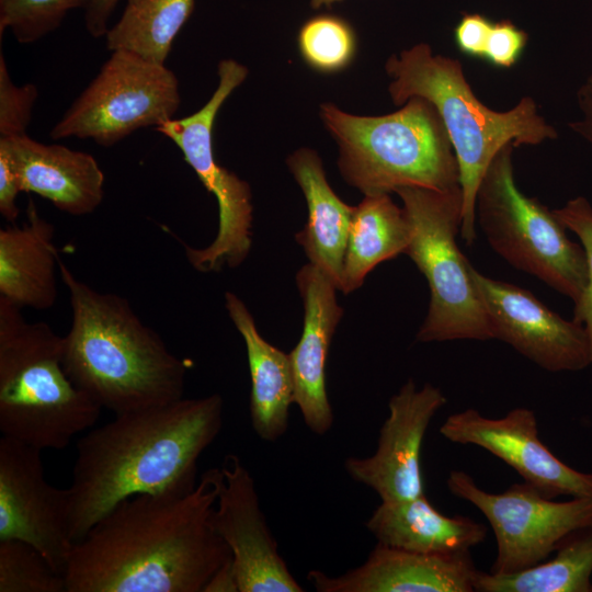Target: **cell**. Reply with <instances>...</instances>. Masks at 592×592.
Segmentation results:
<instances>
[{"label": "cell", "mask_w": 592, "mask_h": 592, "mask_svg": "<svg viewBox=\"0 0 592 592\" xmlns=\"http://www.w3.org/2000/svg\"><path fill=\"white\" fill-rule=\"evenodd\" d=\"M181 104L174 72L126 49L112 50L98 75L50 130L111 147L134 132L170 121Z\"/></svg>", "instance_id": "9c48e42d"}, {"label": "cell", "mask_w": 592, "mask_h": 592, "mask_svg": "<svg viewBox=\"0 0 592 592\" xmlns=\"http://www.w3.org/2000/svg\"><path fill=\"white\" fill-rule=\"evenodd\" d=\"M119 0H91L86 8L84 23L93 37L105 36L109 20Z\"/></svg>", "instance_id": "d590c367"}, {"label": "cell", "mask_w": 592, "mask_h": 592, "mask_svg": "<svg viewBox=\"0 0 592 592\" xmlns=\"http://www.w3.org/2000/svg\"><path fill=\"white\" fill-rule=\"evenodd\" d=\"M223 424L224 400L212 394L115 414L81 436L67 488L72 542L133 496L194 490L198 458Z\"/></svg>", "instance_id": "7a4b0ae2"}, {"label": "cell", "mask_w": 592, "mask_h": 592, "mask_svg": "<svg viewBox=\"0 0 592 592\" xmlns=\"http://www.w3.org/2000/svg\"><path fill=\"white\" fill-rule=\"evenodd\" d=\"M338 1H341V0H309L310 5L315 9H319L321 7H330L334 2H338Z\"/></svg>", "instance_id": "74e56055"}, {"label": "cell", "mask_w": 592, "mask_h": 592, "mask_svg": "<svg viewBox=\"0 0 592 592\" xmlns=\"http://www.w3.org/2000/svg\"><path fill=\"white\" fill-rule=\"evenodd\" d=\"M377 543L429 555L470 553L487 537V527L469 516H448L432 505L425 493L380 502L366 522Z\"/></svg>", "instance_id": "44dd1931"}, {"label": "cell", "mask_w": 592, "mask_h": 592, "mask_svg": "<svg viewBox=\"0 0 592 592\" xmlns=\"http://www.w3.org/2000/svg\"><path fill=\"white\" fill-rule=\"evenodd\" d=\"M220 470L212 523L230 550L239 592L305 591L278 551L250 471L234 454Z\"/></svg>", "instance_id": "9a60e30c"}, {"label": "cell", "mask_w": 592, "mask_h": 592, "mask_svg": "<svg viewBox=\"0 0 592 592\" xmlns=\"http://www.w3.org/2000/svg\"><path fill=\"white\" fill-rule=\"evenodd\" d=\"M194 3V0H127L119 20L105 34L107 49H126L164 64Z\"/></svg>", "instance_id": "484cf974"}, {"label": "cell", "mask_w": 592, "mask_h": 592, "mask_svg": "<svg viewBox=\"0 0 592 592\" xmlns=\"http://www.w3.org/2000/svg\"><path fill=\"white\" fill-rule=\"evenodd\" d=\"M220 468L182 496L123 500L73 543L66 592H203L231 554L212 514Z\"/></svg>", "instance_id": "6da1fadb"}, {"label": "cell", "mask_w": 592, "mask_h": 592, "mask_svg": "<svg viewBox=\"0 0 592 592\" xmlns=\"http://www.w3.org/2000/svg\"><path fill=\"white\" fill-rule=\"evenodd\" d=\"M0 296V431L44 449H64L102 408L68 376L62 337Z\"/></svg>", "instance_id": "5b68a950"}, {"label": "cell", "mask_w": 592, "mask_h": 592, "mask_svg": "<svg viewBox=\"0 0 592 592\" xmlns=\"http://www.w3.org/2000/svg\"><path fill=\"white\" fill-rule=\"evenodd\" d=\"M303 300L304 326L289 354L294 377V403L307 428L317 435L329 432L333 411L326 388V361L332 337L343 316L335 285L315 265L305 264L296 274Z\"/></svg>", "instance_id": "e0dca14e"}, {"label": "cell", "mask_w": 592, "mask_h": 592, "mask_svg": "<svg viewBox=\"0 0 592 592\" xmlns=\"http://www.w3.org/2000/svg\"><path fill=\"white\" fill-rule=\"evenodd\" d=\"M493 339L548 372H577L592 364L584 327L549 309L530 291L488 277L471 266Z\"/></svg>", "instance_id": "4fadbf2b"}, {"label": "cell", "mask_w": 592, "mask_h": 592, "mask_svg": "<svg viewBox=\"0 0 592 592\" xmlns=\"http://www.w3.org/2000/svg\"><path fill=\"white\" fill-rule=\"evenodd\" d=\"M0 592H66L65 578L34 546L0 540Z\"/></svg>", "instance_id": "83f0119b"}, {"label": "cell", "mask_w": 592, "mask_h": 592, "mask_svg": "<svg viewBox=\"0 0 592 592\" xmlns=\"http://www.w3.org/2000/svg\"><path fill=\"white\" fill-rule=\"evenodd\" d=\"M577 104L580 116L570 122L569 127L592 148V71L577 91Z\"/></svg>", "instance_id": "e575fe53"}, {"label": "cell", "mask_w": 592, "mask_h": 592, "mask_svg": "<svg viewBox=\"0 0 592 592\" xmlns=\"http://www.w3.org/2000/svg\"><path fill=\"white\" fill-rule=\"evenodd\" d=\"M385 69L395 105L419 96L439 112L454 149L463 194L460 235L470 246L476 239V194L481 178L498 151L508 144L536 146L558 134L538 113L531 96L499 112L485 105L473 91L460 61L435 55L419 43L390 56Z\"/></svg>", "instance_id": "277c9868"}, {"label": "cell", "mask_w": 592, "mask_h": 592, "mask_svg": "<svg viewBox=\"0 0 592 592\" xmlns=\"http://www.w3.org/2000/svg\"><path fill=\"white\" fill-rule=\"evenodd\" d=\"M527 42L526 31L511 20L493 21L482 60L496 68H511L520 60Z\"/></svg>", "instance_id": "1f68e13d"}, {"label": "cell", "mask_w": 592, "mask_h": 592, "mask_svg": "<svg viewBox=\"0 0 592 592\" xmlns=\"http://www.w3.org/2000/svg\"><path fill=\"white\" fill-rule=\"evenodd\" d=\"M470 553L429 555L377 543L367 559L340 576L310 570L318 592H471L477 572Z\"/></svg>", "instance_id": "ac0fdd59"}, {"label": "cell", "mask_w": 592, "mask_h": 592, "mask_svg": "<svg viewBox=\"0 0 592 592\" xmlns=\"http://www.w3.org/2000/svg\"><path fill=\"white\" fill-rule=\"evenodd\" d=\"M555 556L511 574L477 570L474 590L478 592H591L592 525L568 534Z\"/></svg>", "instance_id": "d4e9b609"}, {"label": "cell", "mask_w": 592, "mask_h": 592, "mask_svg": "<svg viewBox=\"0 0 592 592\" xmlns=\"http://www.w3.org/2000/svg\"><path fill=\"white\" fill-rule=\"evenodd\" d=\"M91 0H0V37L10 30L21 44L34 43L57 30L73 9Z\"/></svg>", "instance_id": "f1b7e54d"}, {"label": "cell", "mask_w": 592, "mask_h": 592, "mask_svg": "<svg viewBox=\"0 0 592 592\" xmlns=\"http://www.w3.org/2000/svg\"><path fill=\"white\" fill-rule=\"evenodd\" d=\"M304 60L321 72H337L350 65L356 50L355 33L343 19L320 14L306 21L298 33Z\"/></svg>", "instance_id": "4316f807"}, {"label": "cell", "mask_w": 592, "mask_h": 592, "mask_svg": "<svg viewBox=\"0 0 592 592\" xmlns=\"http://www.w3.org/2000/svg\"><path fill=\"white\" fill-rule=\"evenodd\" d=\"M440 433L453 443L488 451L548 499L592 497V473L576 470L549 451L531 409L514 408L497 419L466 409L448 415Z\"/></svg>", "instance_id": "5bb4252c"}, {"label": "cell", "mask_w": 592, "mask_h": 592, "mask_svg": "<svg viewBox=\"0 0 592 592\" xmlns=\"http://www.w3.org/2000/svg\"><path fill=\"white\" fill-rule=\"evenodd\" d=\"M591 592H592V587H591Z\"/></svg>", "instance_id": "f35d334b"}, {"label": "cell", "mask_w": 592, "mask_h": 592, "mask_svg": "<svg viewBox=\"0 0 592 592\" xmlns=\"http://www.w3.org/2000/svg\"><path fill=\"white\" fill-rule=\"evenodd\" d=\"M320 116L338 144L341 175L364 195L389 194L401 186L442 192L460 187L454 149L428 100L411 98L380 116L353 115L322 103Z\"/></svg>", "instance_id": "8992f818"}, {"label": "cell", "mask_w": 592, "mask_h": 592, "mask_svg": "<svg viewBox=\"0 0 592 592\" xmlns=\"http://www.w3.org/2000/svg\"><path fill=\"white\" fill-rule=\"evenodd\" d=\"M26 223L0 229V296L20 308L45 310L57 299L54 226L29 200Z\"/></svg>", "instance_id": "7402d4cb"}, {"label": "cell", "mask_w": 592, "mask_h": 592, "mask_svg": "<svg viewBox=\"0 0 592 592\" xmlns=\"http://www.w3.org/2000/svg\"><path fill=\"white\" fill-rule=\"evenodd\" d=\"M446 402L439 387L424 384L418 389L413 379H408L389 399V414L379 430L375 453L348 457V475L373 489L382 502L424 494L422 444L433 417Z\"/></svg>", "instance_id": "2e32d148"}, {"label": "cell", "mask_w": 592, "mask_h": 592, "mask_svg": "<svg viewBox=\"0 0 592 592\" xmlns=\"http://www.w3.org/2000/svg\"><path fill=\"white\" fill-rule=\"evenodd\" d=\"M225 307L246 344L252 429L263 441H277L288 429L289 407L294 403L289 354L263 339L251 312L236 294H225Z\"/></svg>", "instance_id": "603a6c76"}, {"label": "cell", "mask_w": 592, "mask_h": 592, "mask_svg": "<svg viewBox=\"0 0 592 592\" xmlns=\"http://www.w3.org/2000/svg\"><path fill=\"white\" fill-rule=\"evenodd\" d=\"M410 227L389 194L364 195L354 206L343 263L341 292L360 288L379 263L406 253Z\"/></svg>", "instance_id": "cb8c5ba5"}, {"label": "cell", "mask_w": 592, "mask_h": 592, "mask_svg": "<svg viewBox=\"0 0 592 592\" xmlns=\"http://www.w3.org/2000/svg\"><path fill=\"white\" fill-rule=\"evenodd\" d=\"M448 491L475 505L489 522L497 555L491 573L511 574L545 561L571 532L592 525V497L556 501L525 481L488 492L463 470H452Z\"/></svg>", "instance_id": "8fae6325"}, {"label": "cell", "mask_w": 592, "mask_h": 592, "mask_svg": "<svg viewBox=\"0 0 592 592\" xmlns=\"http://www.w3.org/2000/svg\"><path fill=\"white\" fill-rule=\"evenodd\" d=\"M0 151L11 160L22 192L35 193L72 216L91 214L101 205L104 174L90 153L27 135L0 138Z\"/></svg>", "instance_id": "d6986e66"}, {"label": "cell", "mask_w": 592, "mask_h": 592, "mask_svg": "<svg viewBox=\"0 0 592 592\" xmlns=\"http://www.w3.org/2000/svg\"><path fill=\"white\" fill-rule=\"evenodd\" d=\"M203 592H239L231 559L225 562L205 584Z\"/></svg>", "instance_id": "8d00e7d4"}, {"label": "cell", "mask_w": 592, "mask_h": 592, "mask_svg": "<svg viewBox=\"0 0 592 592\" xmlns=\"http://www.w3.org/2000/svg\"><path fill=\"white\" fill-rule=\"evenodd\" d=\"M554 210L567 230L579 238L585 253L588 284L580 300L574 304L572 319L584 327L592 357V205L588 198L577 196Z\"/></svg>", "instance_id": "f546056e"}, {"label": "cell", "mask_w": 592, "mask_h": 592, "mask_svg": "<svg viewBox=\"0 0 592 592\" xmlns=\"http://www.w3.org/2000/svg\"><path fill=\"white\" fill-rule=\"evenodd\" d=\"M22 192L18 173L9 157L0 151V214L11 224L19 217L18 194Z\"/></svg>", "instance_id": "836d02e7"}, {"label": "cell", "mask_w": 592, "mask_h": 592, "mask_svg": "<svg viewBox=\"0 0 592 592\" xmlns=\"http://www.w3.org/2000/svg\"><path fill=\"white\" fill-rule=\"evenodd\" d=\"M58 270L70 297L62 362L73 384L115 414L183 398L185 363L129 301L78 280L60 258Z\"/></svg>", "instance_id": "3957f363"}, {"label": "cell", "mask_w": 592, "mask_h": 592, "mask_svg": "<svg viewBox=\"0 0 592 592\" xmlns=\"http://www.w3.org/2000/svg\"><path fill=\"white\" fill-rule=\"evenodd\" d=\"M395 193L410 227L406 253L426 278L430 303L419 342L493 340L488 316L471 274V264L456 242L460 232V187L436 191L401 186Z\"/></svg>", "instance_id": "52a82bcc"}, {"label": "cell", "mask_w": 592, "mask_h": 592, "mask_svg": "<svg viewBox=\"0 0 592 592\" xmlns=\"http://www.w3.org/2000/svg\"><path fill=\"white\" fill-rule=\"evenodd\" d=\"M248 69L234 59L218 64L219 82L210 99L195 113L172 118L156 127L181 150L206 190L218 204V229L203 249L184 246L189 263L200 272H217L239 266L252 246L253 206L250 185L215 160L212 133L216 115L247 78Z\"/></svg>", "instance_id": "30bf717a"}, {"label": "cell", "mask_w": 592, "mask_h": 592, "mask_svg": "<svg viewBox=\"0 0 592 592\" xmlns=\"http://www.w3.org/2000/svg\"><path fill=\"white\" fill-rule=\"evenodd\" d=\"M37 96L34 84L18 87L12 82L4 56L0 54V138L26 135Z\"/></svg>", "instance_id": "4dcf8cb0"}, {"label": "cell", "mask_w": 592, "mask_h": 592, "mask_svg": "<svg viewBox=\"0 0 592 592\" xmlns=\"http://www.w3.org/2000/svg\"><path fill=\"white\" fill-rule=\"evenodd\" d=\"M286 163L308 207L307 223L295 239L309 263L341 291L354 206L345 204L329 185L322 161L315 150L300 148L287 158Z\"/></svg>", "instance_id": "ffe728a7"}, {"label": "cell", "mask_w": 592, "mask_h": 592, "mask_svg": "<svg viewBox=\"0 0 592 592\" xmlns=\"http://www.w3.org/2000/svg\"><path fill=\"white\" fill-rule=\"evenodd\" d=\"M493 21L481 13L465 12L454 27L458 50L471 58L482 59Z\"/></svg>", "instance_id": "d6a6232c"}, {"label": "cell", "mask_w": 592, "mask_h": 592, "mask_svg": "<svg viewBox=\"0 0 592 592\" xmlns=\"http://www.w3.org/2000/svg\"><path fill=\"white\" fill-rule=\"evenodd\" d=\"M514 148L502 147L485 171L476 194V221L501 258L574 305L588 284L584 250L568 237L554 209L517 187Z\"/></svg>", "instance_id": "ba28073f"}, {"label": "cell", "mask_w": 592, "mask_h": 592, "mask_svg": "<svg viewBox=\"0 0 592 592\" xmlns=\"http://www.w3.org/2000/svg\"><path fill=\"white\" fill-rule=\"evenodd\" d=\"M68 512V489L45 479L42 451L2 435L0 540L18 539L34 546L64 576L73 545Z\"/></svg>", "instance_id": "7c38bea8"}]
</instances>
